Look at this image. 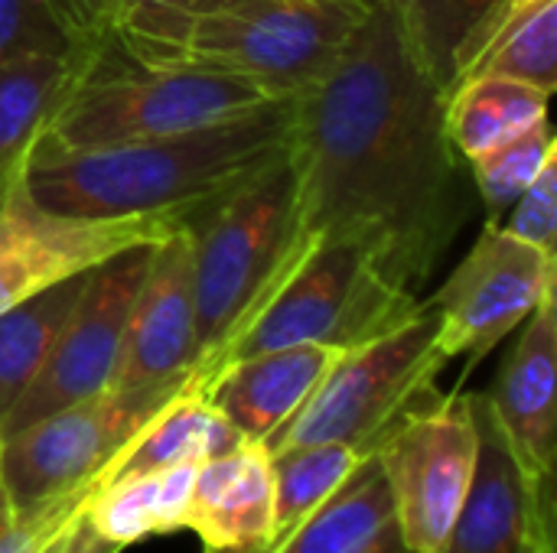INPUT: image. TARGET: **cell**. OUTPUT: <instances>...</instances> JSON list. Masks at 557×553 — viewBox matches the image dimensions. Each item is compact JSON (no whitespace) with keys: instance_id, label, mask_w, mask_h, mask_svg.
<instances>
[{"instance_id":"obj_28","label":"cell","mask_w":557,"mask_h":553,"mask_svg":"<svg viewBox=\"0 0 557 553\" xmlns=\"http://www.w3.org/2000/svg\"><path fill=\"white\" fill-rule=\"evenodd\" d=\"M75 46L49 0H0V59L26 52H62ZM95 52V49H91Z\"/></svg>"},{"instance_id":"obj_6","label":"cell","mask_w":557,"mask_h":553,"mask_svg":"<svg viewBox=\"0 0 557 553\" xmlns=\"http://www.w3.org/2000/svg\"><path fill=\"white\" fill-rule=\"evenodd\" d=\"M441 313L424 303L392 332L336 359L310 401L261 447L281 453L304 443H349L372 453L375 443L428 394L447 365L441 352Z\"/></svg>"},{"instance_id":"obj_35","label":"cell","mask_w":557,"mask_h":553,"mask_svg":"<svg viewBox=\"0 0 557 553\" xmlns=\"http://www.w3.org/2000/svg\"><path fill=\"white\" fill-rule=\"evenodd\" d=\"M512 3H522V0H512Z\"/></svg>"},{"instance_id":"obj_1","label":"cell","mask_w":557,"mask_h":553,"mask_svg":"<svg viewBox=\"0 0 557 553\" xmlns=\"http://www.w3.org/2000/svg\"><path fill=\"white\" fill-rule=\"evenodd\" d=\"M444 104L411 62L392 0H372L336 68L294 98L290 225L251 323L326 244H362L411 293L434 274L473 209Z\"/></svg>"},{"instance_id":"obj_7","label":"cell","mask_w":557,"mask_h":553,"mask_svg":"<svg viewBox=\"0 0 557 553\" xmlns=\"http://www.w3.org/2000/svg\"><path fill=\"white\" fill-rule=\"evenodd\" d=\"M424 303L392 284L362 244L339 241L310 254L284 290L258 313V319L215 359L199 385L222 365L287 345L359 349L405 319Z\"/></svg>"},{"instance_id":"obj_30","label":"cell","mask_w":557,"mask_h":553,"mask_svg":"<svg viewBox=\"0 0 557 553\" xmlns=\"http://www.w3.org/2000/svg\"><path fill=\"white\" fill-rule=\"evenodd\" d=\"M104 482V479H101ZM101 482H91V486H82L75 492H65L52 502H42L36 508H26L16 515V521L10 525V531L0 538V553H36L88 499L91 492L101 486Z\"/></svg>"},{"instance_id":"obj_20","label":"cell","mask_w":557,"mask_h":553,"mask_svg":"<svg viewBox=\"0 0 557 553\" xmlns=\"http://www.w3.org/2000/svg\"><path fill=\"white\" fill-rule=\"evenodd\" d=\"M509 3L512 0H392V10L411 62L447 98Z\"/></svg>"},{"instance_id":"obj_16","label":"cell","mask_w":557,"mask_h":553,"mask_svg":"<svg viewBox=\"0 0 557 553\" xmlns=\"http://www.w3.org/2000/svg\"><path fill=\"white\" fill-rule=\"evenodd\" d=\"M339 355L330 345L271 349L222 365L199 388L245 443H264L310 401Z\"/></svg>"},{"instance_id":"obj_2","label":"cell","mask_w":557,"mask_h":553,"mask_svg":"<svg viewBox=\"0 0 557 553\" xmlns=\"http://www.w3.org/2000/svg\"><path fill=\"white\" fill-rule=\"evenodd\" d=\"M294 98L150 140L91 150L33 147L13 179L52 212L95 218L170 215L186 225L287 153Z\"/></svg>"},{"instance_id":"obj_23","label":"cell","mask_w":557,"mask_h":553,"mask_svg":"<svg viewBox=\"0 0 557 553\" xmlns=\"http://www.w3.org/2000/svg\"><path fill=\"white\" fill-rule=\"evenodd\" d=\"M552 95L516 78L473 75L454 85L444 104L447 137L463 160H473L519 130L548 117Z\"/></svg>"},{"instance_id":"obj_18","label":"cell","mask_w":557,"mask_h":553,"mask_svg":"<svg viewBox=\"0 0 557 553\" xmlns=\"http://www.w3.org/2000/svg\"><path fill=\"white\" fill-rule=\"evenodd\" d=\"M261 553H414L395 515L392 489L375 453L317 505L300 525L271 541Z\"/></svg>"},{"instance_id":"obj_21","label":"cell","mask_w":557,"mask_h":553,"mask_svg":"<svg viewBox=\"0 0 557 553\" xmlns=\"http://www.w3.org/2000/svg\"><path fill=\"white\" fill-rule=\"evenodd\" d=\"M242 433L202 398L199 378L180 391L114 460L108 479L140 476L173 466H202L238 450Z\"/></svg>"},{"instance_id":"obj_33","label":"cell","mask_w":557,"mask_h":553,"mask_svg":"<svg viewBox=\"0 0 557 553\" xmlns=\"http://www.w3.org/2000/svg\"><path fill=\"white\" fill-rule=\"evenodd\" d=\"M121 3V16H131V13H166V10H206V7H215V3H228V0H117Z\"/></svg>"},{"instance_id":"obj_34","label":"cell","mask_w":557,"mask_h":553,"mask_svg":"<svg viewBox=\"0 0 557 553\" xmlns=\"http://www.w3.org/2000/svg\"><path fill=\"white\" fill-rule=\"evenodd\" d=\"M13 521H16V508L10 502V492H7V482H3V469H0V538L10 531Z\"/></svg>"},{"instance_id":"obj_25","label":"cell","mask_w":557,"mask_h":553,"mask_svg":"<svg viewBox=\"0 0 557 553\" xmlns=\"http://www.w3.org/2000/svg\"><path fill=\"white\" fill-rule=\"evenodd\" d=\"M82 284L85 274L69 277L46 287L33 300L0 313V427L49 359L52 342L82 293Z\"/></svg>"},{"instance_id":"obj_12","label":"cell","mask_w":557,"mask_h":553,"mask_svg":"<svg viewBox=\"0 0 557 553\" xmlns=\"http://www.w3.org/2000/svg\"><path fill=\"white\" fill-rule=\"evenodd\" d=\"M555 257L486 222L470 254L457 264L431 306L441 313L444 359H486L539 303L555 293Z\"/></svg>"},{"instance_id":"obj_15","label":"cell","mask_w":557,"mask_h":553,"mask_svg":"<svg viewBox=\"0 0 557 553\" xmlns=\"http://www.w3.org/2000/svg\"><path fill=\"white\" fill-rule=\"evenodd\" d=\"M525 332L486 394L532 486L555 489L557 456V313L555 293L525 319Z\"/></svg>"},{"instance_id":"obj_5","label":"cell","mask_w":557,"mask_h":553,"mask_svg":"<svg viewBox=\"0 0 557 553\" xmlns=\"http://www.w3.org/2000/svg\"><path fill=\"white\" fill-rule=\"evenodd\" d=\"M294 176L287 153L248 186L186 222L193 244V300L202 378L251 323L290 225Z\"/></svg>"},{"instance_id":"obj_26","label":"cell","mask_w":557,"mask_h":553,"mask_svg":"<svg viewBox=\"0 0 557 553\" xmlns=\"http://www.w3.org/2000/svg\"><path fill=\"white\" fill-rule=\"evenodd\" d=\"M268 456H271V479H274L271 541H277L294 525H300L317 505H323L369 453L349 443H304Z\"/></svg>"},{"instance_id":"obj_22","label":"cell","mask_w":557,"mask_h":553,"mask_svg":"<svg viewBox=\"0 0 557 553\" xmlns=\"http://www.w3.org/2000/svg\"><path fill=\"white\" fill-rule=\"evenodd\" d=\"M196 473L199 466H173L140 476L104 479L91 492L85 515L91 528L121 551L157 535L183 531Z\"/></svg>"},{"instance_id":"obj_3","label":"cell","mask_w":557,"mask_h":553,"mask_svg":"<svg viewBox=\"0 0 557 553\" xmlns=\"http://www.w3.org/2000/svg\"><path fill=\"white\" fill-rule=\"evenodd\" d=\"M369 7L372 0H228L131 13L117 20L111 49L134 65L235 72L300 95L336 68Z\"/></svg>"},{"instance_id":"obj_29","label":"cell","mask_w":557,"mask_h":553,"mask_svg":"<svg viewBox=\"0 0 557 553\" xmlns=\"http://www.w3.org/2000/svg\"><path fill=\"white\" fill-rule=\"evenodd\" d=\"M512 238L532 244L542 254L555 257L557 238V160H548L535 183L516 199L509 209V222L503 225Z\"/></svg>"},{"instance_id":"obj_32","label":"cell","mask_w":557,"mask_h":553,"mask_svg":"<svg viewBox=\"0 0 557 553\" xmlns=\"http://www.w3.org/2000/svg\"><path fill=\"white\" fill-rule=\"evenodd\" d=\"M88 505V502H85ZM85 505L39 548L36 553H121L117 544H111V541H104L95 528H91V521H88V515H85Z\"/></svg>"},{"instance_id":"obj_31","label":"cell","mask_w":557,"mask_h":553,"mask_svg":"<svg viewBox=\"0 0 557 553\" xmlns=\"http://www.w3.org/2000/svg\"><path fill=\"white\" fill-rule=\"evenodd\" d=\"M49 3H52L65 36L75 46L95 49V52L111 49L117 13H121L117 0H49Z\"/></svg>"},{"instance_id":"obj_19","label":"cell","mask_w":557,"mask_h":553,"mask_svg":"<svg viewBox=\"0 0 557 553\" xmlns=\"http://www.w3.org/2000/svg\"><path fill=\"white\" fill-rule=\"evenodd\" d=\"M104 52L62 49L0 59V196L69 91L98 65Z\"/></svg>"},{"instance_id":"obj_9","label":"cell","mask_w":557,"mask_h":553,"mask_svg":"<svg viewBox=\"0 0 557 553\" xmlns=\"http://www.w3.org/2000/svg\"><path fill=\"white\" fill-rule=\"evenodd\" d=\"M385 469L401 538L414 553H444L476 469L470 394H428L372 450Z\"/></svg>"},{"instance_id":"obj_24","label":"cell","mask_w":557,"mask_h":553,"mask_svg":"<svg viewBox=\"0 0 557 553\" xmlns=\"http://www.w3.org/2000/svg\"><path fill=\"white\" fill-rule=\"evenodd\" d=\"M499 75L555 95L557 85V0L509 3L490 26L463 78Z\"/></svg>"},{"instance_id":"obj_14","label":"cell","mask_w":557,"mask_h":553,"mask_svg":"<svg viewBox=\"0 0 557 553\" xmlns=\"http://www.w3.org/2000/svg\"><path fill=\"white\" fill-rule=\"evenodd\" d=\"M196 368L199 342L193 300V244L183 225L150 254L147 277L127 316L111 388L160 385L196 375Z\"/></svg>"},{"instance_id":"obj_4","label":"cell","mask_w":557,"mask_h":553,"mask_svg":"<svg viewBox=\"0 0 557 553\" xmlns=\"http://www.w3.org/2000/svg\"><path fill=\"white\" fill-rule=\"evenodd\" d=\"M117 55V52H114ZM290 98L251 75L215 68H150L104 52L69 91L33 147L91 150L209 127Z\"/></svg>"},{"instance_id":"obj_13","label":"cell","mask_w":557,"mask_h":553,"mask_svg":"<svg viewBox=\"0 0 557 553\" xmlns=\"http://www.w3.org/2000/svg\"><path fill=\"white\" fill-rule=\"evenodd\" d=\"M476 469L444 553H557L555 489L522 473L486 394H470Z\"/></svg>"},{"instance_id":"obj_17","label":"cell","mask_w":557,"mask_h":553,"mask_svg":"<svg viewBox=\"0 0 557 553\" xmlns=\"http://www.w3.org/2000/svg\"><path fill=\"white\" fill-rule=\"evenodd\" d=\"M271 528L274 479L261 443H242L199 466L183 531H193L206 553H261Z\"/></svg>"},{"instance_id":"obj_8","label":"cell","mask_w":557,"mask_h":553,"mask_svg":"<svg viewBox=\"0 0 557 553\" xmlns=\"http://www.w3.org/2000/svg\"><path fill=\"white\" fill-rule=\"evenodd\" d=\"M193 381L196 375L144 388H108L3 437L0 469L16 515L108 479L134 437Z\"/></svg>"},{"instance_id":"obj_11","label":"cell","mask_w":557,"mask_h":553,"mask_svg":"<svg viewBox=\"0 0 557 553\" xmlns=\"http://www.w3.org/2000/svg\"><path fill=\"white\" fill-rule=\"evenodd\" d=\"M176 228L183 222L170 215L95 218L52 212L13 179L0 196V313L131 248L160 244Z\"/></svg>"},{"instance_id":"obj_27","label":"cell","mask_w":557,"mask_h":553,"mask_svg":"<svg viewBox=\"0 0 557 553\" xmlns=\"http://www.w3.org/2000/svg\"><path fill=\"white\" fill-rule=\"evenodd\" d=\"M548 160H555V134L548 117L467 160L473 169L476 192L490 209V222H499V215L516 205V199L535 183Z\"/></svg>"},{"instance_id":"obj_10","label":"cell","mask_w":557,"mask_h":553,"mask_svg":"<svg viewBox=\"0 0 557 553\" xmlns=\"http://www.w3.org/2000/svg\"><path fill=\"white\" fill-rule=\"evenodd\" d=\"M153 248L157 244L131 248L85 274L82 293L62 332L55 336L49 359L42 362L23 398L7 414L0 427V440L26 430L29 424L69 404H78L111 388L124 345L127 316L147 277Z\"/></svg>"}]
</instances>
